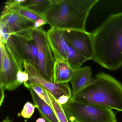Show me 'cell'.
Returning a JSON list of instances; mask_svg holds the SVG:
<instances>
[{
    "label": "cell",
    "mask_w": 122,
    "mask_h": 122,
    "mask_svg": "<svg viewBox=\"0 0 122 122\" xmlns=\"http://www.w3.org/2000/svg\"><path fill=\"white\" fill-rule=\"evenodd\" d=\"M0 42L7 43L12 35L8 27L4 23H0Z\"/></svg>",
    "instance_id": "7402d4cb"
},
{
    "label": "cell",
    "mask_w": 122,
    "mask_h": 122,
    "mask_svg": "<svg viewBox=\"0 0 122 122\" xmlns=\"http://www.w3.org/2000/svg\"><path fill=\"white\" fill-rule=\"evenodd\" d=\"M47 36L55 60L61 59L67 62L69 43L63 30L51 28L47 32Z\"/></svg>",
    "instance_id": "30bf717a"
},
{
    "label": "cell",
    "mask_w": 122,
    "mask_h": 122,
    "mask_svg": "<svg viewBox=\"0 0 122 122\" xmlns=\"http://www.w3.org/2000/svg\"><path fill=\"white\" fill-rule=\"evenodd\" d=\"M36 108L35 106L30 102H27L21 111V116L24 118H30L34 113Z\"/></svg>",
    "instance_id": "44dd1931"
},
{
    "label": "cell",
    "mask_w": 122,
    "mask_h": 122,
    "mask_svg": "<svg viewBox=\"0 0 122 122\" xmlns=\"http://www.w3.org/2000/svg\"><path fill=\"white\" fill-rule=\"evenodd\" d=\"M87 61V59L69 43L67 62L72 69L75 70L81 67L82 64Z\"/></svg>",
    "instance_id": "ac0fdd59"
},
{
    "label": "cell",
    "mask_w": 122,
    "mask_h": 122,
    "mask_svg": "<svg viewBox=\"0 0 122 122\" xmlns=\"http://www.w3.org/2000/svg\"><path fill=\"white\" fill-rule=\"evenodd\" d=\"M62 106L71 122H117L112 110L105 107L77 102L71 98Z\"/></svg>",
    "instance_id": "277c9868"
},
{
    "label": "cell",
    "mask_w": 122,
    "mask_h": 122,
    "mask_svg": "<svg viewBox=\"0 0 122 122\" xmlns=\"http://www.w3.org/2000/svg\"><path fill=\"white\" fill-rule=\"evenodd\" d=\"M63 30L67 42L87 60H92L94 48L92 33L77 30Z\"/></svg>",
    "instance_id": "9c48e42d"
},
{
    "label": "cell",
    "mask_w": 122,
    "mask_h": 122,
    "mask_svg": "<svg viewBox=\"0 0 122 122\" xmlns=\"http://www.w3.org/2000/svg\"><path fill=\"white\" fill-rule=\"evenodd\" d=\"M30 91L34 105L40 112L41 116L48 122H59L52 108L42 100L31 88Z\"/></svg>",
    "instance_id": "5bb4252c"
},
{
    "label": "cell",
    "mask_w": 122,
    "mask_h": 122,
    "mask_svg": "<svg viewBox=\"0 0 122 122\" xmlns=\"http://www.w3.org/2000/svg\"><path fill=\"white\" fill-rule=\"evenodd\" d=\"M46 122H47V121H46Z\"/></svg>",
    "instance_id": "83f0119b"
},
{
    "label": "cell",
    "mask_w": 122,
    "mask_h": 122,
    "mask_svg": "<svg viewBox=\"0 0 122 122\" xmlns=\"http://www.w3.org/2000/svg\"><path fill=\"white\" fill-rule=\"evenodd\" d=\"M36 122H46V120L43 118H40L37 119Z\"/></svg>",
    "instance_id": "484cf974"
},
{
    "label": "cell",
    "mask_w": 122,
    "mask_h": 122,
    "mask_svg": "<svg viewBox=\"0 0 122 122\" xmlns=\"http://www.w3.org/2000/svg\"><path fill=\"white\" fill-rule=\"evenodd\" d=\"M92 79V71L89 66L73 70L72 76L70 81L72 87L71 98L85 88Z\"/></svg>",
    "instance_id": "8fae6325"
},
{
    "label": "cell",
    "mask_w": 122,
    "mask_h": 122,
    "mask_svg": "<svg viewBox=\"0 0 122 122\" xmlns=\"http://www.w3.org/2000/svg\"><path fill=\"white\" fill-rule=\"evenodd\" d=\"M71 99L122 112V84L113 77L99 73Z\"/></svg>",
    "instance_id": "3957f363"
},
{
    "label": "cell",
    "mask_w": 122,
    "mask_h": 122,
    "mask_svg": "<svg viewBox=\"0 0 122 122\" xmlns=\"http://www.w3.org/2000/svg\"><path fill=\"white\" fill-rule=\"evenodd\" d=\"M23 84L24 86L28 89L30 88L32 89L42 100L52 108V105L47 93V91L42 86L34 81L29 80Z\"/></svg>",
    "instance_id": "d6986e66"
},
{
    "label": "cell",
    "mask_w": 122,
    "mask_h": 122,
    "mask_svg": "<svg viewBox=\"0 0 122 122\" xmlns=\"http://www.w3.org/2000/svg\"><path fill=\"white\" fill-rule=\"evenodd\" d=\"M0 90L12 91L20 85L17 80V76L19 69L10 55L6 45L0 42Z\"/></svg>",
    "instance_id": "8992f818"
},
{
    "label": "cell",
    "mask_w": 122,
    "mask_h": 122,
    "mask_svg": "<svg viewBox=\"0 0 122 122\" xmlns=\"http://www.w3.org/2000/svg\"><path fill=\"white\" fill-rule=\"evenodd\" d=\"M24 0H8L5 2V5L2 11L15 13L30 20L35 23L38 20L41 18L40 16L21 6L20 4L24 2Z\"/></svg>",
    "instance_id": "9a60e30c"
},
{
    "label": "cell",
    "mask_w": 122,
    "mask_h": 122,
    "mask_svg": "<svg viewBox=\"0 0 122 122\" xmlns=\"http://www.w3.org/2000/svg\"><path fill=\"white\" fill-rule=\"evenodd\" d=\"M47 23L45 20L43 19L40 18L35 23V28H38L41 27L42 26L44 25L47 24Z\"/></svg>",
    "instance_id": "d4e9b609"
},
{
    "label": "cell",
    "mask_w": 122,
    "mask_h": 122,
    "mask_svg": "<svg viewBox=\"0 0 122 122\" xmlns=\"http://www.w3.org/2000/svg\"><path fill=\"white\" fill-rule=\"evenodd\" d=\"M47 92L50 100L52 108L59 122H70L66 116L62 106L59 104L56 98L47 91Z\"/></svg>",
    "instance_id": "ffe728a7"
},
{
    "label": "cell",
    "mask_w": 122,
    "mask_h": 122,
    "mask_svg": "<svg viewBox=\"0 0 122 122\" xmlns=\"http://www.w3.org/2000/svg\"><path fill=\"white\" fill-rule=\"evenodd\" d=\"M5 45L18 66L19 70H23L25 59L21 47L17 38L15 36H10Z\"/></svg>",
    "instance_id": "e0dca14e"
},
{
    "label": "cell",
    "mask_w": 122,
    "mask_h": 122,
    "mask_svg": "<svg viewBox=\"0 0 122 122\" xmlns=\"http://www.w3.org/2000/svg\"><path fill=\"white\" fill-rule=\"evenodd\" d=\"M32 36L38 51L37 69L46 80L53 82V70L56 60L47 37V32L42 27L35 28Z\"/></svg>",
    "instance_id": "5b68a950"
},
{
    "label": "cell",
    "mask_w": 122,
    "mask_h": 122,
    "mask_svg": "<svg viewBox=\"0 0 122 122\" xmlns=\"http://www.w3.org/2000/svg\"><path fill=\"white\" fill-rule=\"evenodd\" d=\"M92 60L107 70L122 67V12L112 14L92 33Z\"/></svg>",
    "instance_id": "6da1fadb"
},
{
    "label": "cell",
    "mask_w": 122,
    "mask_h": 122,
    "mask_svg": "<svg viewBox=\"0 0 122 122\" xmlns=\"http://www.w3.org/2000/svg\"><path fill=\"white\" fill-rule=\"evenodd\" d=\"M24 68L25 71L29 74V81H34L42 86L56 100L63 95L72 97V91L68 83H57L48 81L41 75L36 67L25 62H24Z\"/></svg>",
    "instance_id": "ba28073f"
},
{
    "label": "cell",
    "mask_w": 122,
    "mask_h": 122,
    "mask_svg": "<svg viewBox=\"0 0 122 122\" xmlns=\"http://www.w3.org/2000/svg\"><path fill=\"white\" fill-rule=\"evenodd\" d=\"M2 122H12L9 119V117H7L5 120H3Z\"/></svg>",
    "instance_id": "4316f807"
},
{
    "label": "cell",
    "mask_w": 122,
    "mask_h": 122,
    "mask_svg": "<svg viewBox=\"0 0 122 122\" xmlns=\"http://www.w3.org/2000/svg\"><path fill=\"white\" fill-rule=\"evenodd\" d=\"M73 69L66 61L56 59L53 70V82L57 83H68L72 76Z\"/></svg>",
    "instance_id": "4fadbf2b"
},
{
    "label": "cell",
    "mask_w": 122,
    "mask_h": 122,
    "mask_svg": "<svg viewBox=\"0 0 122 122\" xmlns=\"http://www.w3.org/2000/svg\"><path fill=\"white\" fill-rule=\"evenodd\" d=\"M19 41L24 56L25 62L30 63L37 68L38 51L34 40H29L19 36H15Z\"/></svg>",
    "instance_id": "7c38bea8"
},
{
    "label": "cell",
    "mask_w": 122,
    "mask_h": 122,
    "mask_svg": "<svg viewBox=\"0 0 122 122\" xmlns=\"http://www.w3.org/2000/svg\"><path fill=\"white\" fill-rule=\"evenodd\" d=\"M71 98L67 96L63 95L60 97L57 100H56L58 103L62 106L67 103Z\"/></svg>",
    "instance_id": "cb8c5ba5"
},
{
    "label": "cell",
    "mask_w": 122,
    "mask_h": 122,
    "mask_svg": "<svg viewBox=\"0 0 122 122\" xmlns=\"http://www.w3.org/2000/svg\"><path fill=\"white\" fill-rule=\"evenodd\" d=\"M0 23L8 27L12 36L33 40L32 33L35 28V23L30 20L13 13L2 11Z\"/></svg>",
    "instance_id": "52a82bcc"
},
{
    "label": "cell",
    "mask_w": 122,
    "mask_h": 122,
    "mask_svg": "<svg viewBox=\"0 0 122 122\" xmlns=\"http://www.w3.org/2000/svg\"><path fill=\"white\" fill-rule=\"evenodd\" d=\"M98 0H51L45 15L51 28L61 30L86 31V20L91 10Z\"/></svg>",
    "instance_id": "7a4b0ae2"
},
{
    "label": "cell",
    "mask_w": 122,
    "mask_h": 122,
    "mask_svg": "<svg viewBox=\"0 0 122 122\" xmlns=\"http://www.w3.org/2000/svg\"><path fill=\"white\" fill-rule=\"evenodd\" d=\"M51 4V0H25L20 5L45 20V15L50 9Z\"/></svg>",
    "instance_id": "2e32d148"
},
{
    "label": "cell",
    "mask_w": 122,
    "mask_h": 122,
    "mask_svg": "<svg viewBox=\"0 0 122 122\" xmlns=\"http://www.w3.org/2000/svg\"><path fill=\"white\" fill-rule=\"evenodd\" d=\"M17 80L20 85L28 81L30 79L29 74L24 71L19 70L17 76Z\"/></svg>",
    "instance_id": "603a6c76"
}]
</instances>
